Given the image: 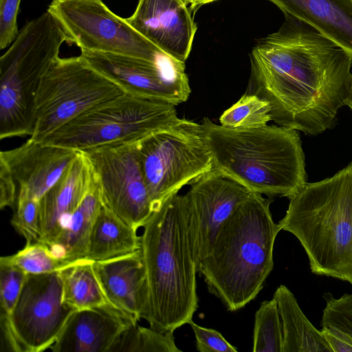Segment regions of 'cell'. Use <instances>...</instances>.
Returning <instances> with one entry per match:
<instances>
[{
  "mask_svg": "<svg viewBox=\"0 0 352 352\" xmlns=\"http://www.w3.org/2000/svg\"><path fill=\"white\" fill-rule=\"evenodd\" d=\"M201 125L212 170L250 192L289 199L307 183L305 154L297 130L267 124L229 128L208 118Z\"/></svg>",
  "mask_w": 352,
  "mask_h": 352,
  "instance_id": "277c9868",
  "label": "cell"
},
{
  "mask_svg": "<svg viewBox=\"0 0 352 352\" xmlns=\"http://www.w3.org/2000/svg\"><path fill=\"white\" fill-rule=\"evenodd\" d=\"M84 153L98 179L102 204L137 230L143 227L154 211L135 143L104 146Z\"/></svg>",
  "mask_w": 352,
  "mask_h": 352,
  "instance_id": "7c38bea8",
  "label": "cell"
},
{
  "mask_svg": "<svg viewBox=\"0 0 352 352\" xmlns=\"http://www.w3.org/2000/svg\"><path fill=\"white\" fill-rule=\"evenodd\" d=\"M16 210L11 224L23 236L26 244L39 241L38 200L25 195H18Z\"/></svg>",
  "mask_w": 352,
  "mask_h": 352,
  "instance_id": "f546056e",
  "label": "cell"
},
{
  "mask_svg": "<svg viewBox=\"0 0 352 352\" xmlns=\"http://www.w3.org/2000/svg\"><path fill=\"white\" fill-rule=\"evenodd\" d=\"M18 196V186L6 165L0 162V208H13Z\"/></svg>",
  "mask_w": 352,
  "mask_h": 352,
  "instance_id": "836d02e7",
  "label": "cell"
},
{
  "mask_svg": "<svg viewBox=\"0 0 352 352\" xmlns=\"http://www.w3.org/2000/svg\"><path fill=\"white\" fill-rule=\"evenodd\" d=\"M180 120L175 105L126 92L76 116L41 142L84 153L136 143Z\"/></svg>",
  "mask_w": 352,
  "mask_h": 352,
  "instance_id": "52a82bcc",
  "label": "cell"
},
{
  "mask_svg": "<svg viewBox=\"0 0 352 352\" xmlns=\"http://www.w3.org/2000/svg\"><path fill=\"white\" fill-rule=\"evenodd\" d=\"M133 325L110 305L76 310L48 351L111 352L120 336Z\"/></svg>",
  "mask_w": 352,
  "mask_h": 352,
  "instance_id": "ac0fdd59",
  "label": "cell"
},
{
  "mask_svg": "<svg viewBox=\"0 0 352 352\" xmlns=\"http://www.w3.org/2000/svg\"><path fill=\"white\" fill-rule=\"evenodd\" d=\"M269 102L254 94H243L219 118L222 126L229 128H256L272 120Z\"/></svg>",
  "mask_w": 352,
  "mask_h": 352,
  "instance_id": "83f0119b",
  "label": "cell"
},
{
  "mask_svg": "<svg viewBox=\"0 0 352 352\" xmlns=\"http://www.w3.org/2000/svg\"><path fill=\"white\" fill-rule=\"evenodd\" d=\"M184 1L186 3V4H188V3H190L192 0H184Z\"/></svg>",
  "mask_w": 352,
  "mask_h": 352,
  "instance_id": "74e56055",
  "label": "cell"
},
{
  "mask_svg": "<svg viewBox=\"0 0 352 352\" xmlns=\"http://www.w3.org/2000/svg\"><path fill=\"white\" fill-rule=\"evenodd\" d=\"M190 185L184 198L188 230L197 270L223 224L252 192L213 170Z\"/></svg>",
  "mask_w": 352,
  "mask_h": 352,
  "instance_id": "5bb4252c",
  "label": "cell"
},
{
  "mask_svg": "<svg viewBox=\"0 0 352 352\" xmlns=\"http://www.w3.org/2000/svg\"><path fill=\"white\" fill-rule=\"evenodd\" d=\"M326 306L321 320L322 327L336 330L352 340V294L335 298L329 292L323 295Z\"/></svg>",
  "mask_w": 352,
  "mask_h": 352,
  "instance_id": "f1b7e54d",
  "label": "cell"
},
{
  "mask_svg": "<svg viewBox=\"0 0 352 352\" xmlns=\"http://www.w3.org/2000/svg\"><path fill=\"white\" fill-rule=\"evenodd\" d=\"M179 352L173 332H163L138 324L127 329L111 352Z\"/></svg>",
  "mask_w": 352,
  "mask_h": 352,
  "instance_id": "d4e9b609",
  "label": "cell"
},
{
  "mask_svg": "<svg viewBox=\"0 0 352 352\" xmlns=\"http://www.w3.org/2000/svg\"><path fill=\"white\" fill-rule=\"evenodd\" d=\"M3 0H0V3Z\"/></svg>",
  "mask_w": 352,
  "mask_h": 352,
  "instance_id": "f35d334b",
  "label": "cell"
},
{
  "mask_svg": "<svg viewBox=\"0 0 352 352\" xmlns=\"http://www.w3.org/2000/svg\"><path fill=\"white\" fill-rule=\"evenodd\" d=\"M153 211L180 189L212 170L201 124L182 119L135 143Z\"/></svg>",
  "mask_w": 352,
  "mask_h": 352,
  "instance_id": "ba28073f",
  "label": "cell"
},
{
  "mask_svg": "<svg viewBox=\"0 0 352 352\" xmlns=\"http://www.w3.org/2000/svg\"><path fill=\"white\" fill-rule=\"evenodd\" d=\"M143 228L140 248L148 289L144 319L156 330L174 332L188 324L198 308L184 195L172 196Z\"/></svg>",
  "mask_w": 352,
  "mask_h": 352,
  "instance_id": "3957f363",
  "label": "cell"
},
{
  "mask_svg": "<svg viewBox=\"0 0 352 352\" xmlns=\"http://www.w3.org/2000/svg\"><path fill=\"white\" fill-rule=\"evenodd\" d=\"M94 271L110 305L133 324L144 318L148 289L141 248L124 256L93 263Z\"/></svg>",
  "mask_w": 352,
  "mask_h": 352,
  "instance_id": "e0dca14e",
  "label": "cell"
},
{
  "mask_svg": "<svg viewBox=\"0 0 352 352\" xmlns=\"http://www.w3.org/2000/svg\"><path fill=\"white\" fill-rule=\"evenodd\" d=\"M137 232L102 204L90 233L85 259L106 261L138 250L141 243Z\"/></svg>",
  "mask_w": 352,
  "mask_h": 352,
  "instance_id": "603a6c76",
  "label": "cell"
},
{
  "mask_svg": "<svg viewBox=\"0 0 352 352\" xmlns=\"http://www.w3.org/2000/svg\"><path fill=\"white\" fill-rule=\"evenodd\" d=\"M283 336L276 300H264L255 313L253 352H283Z\"/></svg>",
  "mask_w": 352,
  "mask_h": 352,
  "instance_id": "484cf974",
  "label": "cell"
},
{
  "mask_svg": "<svg viewBox=\"0 0 352 352\" xmlns=\"http://www.w3.org/2000/svg\"><path fill=\"white\" fill-rule=\"evenodd\" d=\"M21 0H3L0 3V48L8 47L18 35L17 16Z\"/></svg>",
  "mask_w": 352,
  "mask_h": 352,
  "instance_id": "d6a6232c",
  "label": "cell"
},
{
  "mask_svg": "<svg viewBox=\"0 0 352 352\" xmlns=\"http://www.w3.org/2000/svg\"><path fill=\"white\" fill-rule=\"evenodd\" d=\"M80 152L29 138L21 146L1 151L0 162L8 167L18 186V195L39 201Z\"/></svg>",
  "mask_w": 352,
  "mask_h": 352,
  "instance_id": "2e32d148",
  "label": "cell"
},
{
  "mask_svg": "<svg viewBox=\"0 0 352 352\" xmlns=\"http://www.w3.org/2000/svg\"><path fill=\"white\" fill-rule=\"evenodd\" d=\"M272 198L251 192L223 224L197 272L210 293L235 311L253 300L274 268L281 230L270 209Z\"/></svg>",
  "mask_w": 352,
  "mask_h": 352,
  "instance_id": "7a4b0ae2",
  "label": "cell"
},
{
  "mask_svg": "<svg viewBox=\"0 0 352 352\" xmlns=\"http://www.w3.org/2000/svg\"><path fill=\"white\" fill-rule=\"evenodd\" d=\"M0 262L14 266L26 274L52 272L70 264L58 256L49 245L41 241L25 244L16 253L1 256Z\"/></svg>",
  "mask_w": 352,
  "mask_h": 352,
  "instance_id": "4316f807",
  "label": "cell"
},
{
  "mask_svg": "<svg viewBox=\"0 0 352 352\" xmlns=\"http://www.w3.org/2000/svg\"><path fill=\"white\" fill-rule=\"evenodd\" d=\"M80 55L97 71L127 93L173 104L186 102L191 89L185 63L164 53L155 60L81 50Z\"/></svg>",
  "mask_w": 352,
  "mask_h": 352,
  "instance_id": "4fadbf2b",
  "label": "cell"
},
{
  "mask_svg": "<svg viewBox=\"0 0 352 352\" xmlns=\"http://www.w3.org/2000/svg\"><path fill=\"white\" fill-rule=\"evenodd\" d=\"M289 199L278 223L298 239L312 273L352 285V162L329 178L306 183Z\"/></svg>",
  "mask_w": 352,
  "mask_h": 352,
  "instance_id": "5b68a950",
  "label": "cell"
},
{
  "mask_svg": "<svg viewBox=\"0 0 352 352\" xmlns=\"http://www.w3.org/2000/svg\"><path fill=\"white\" fill-rule=\"evenodd\" d=\"M215 1L217 0H192L189 9L191 12L195 13L201 6Z\"/></svg>",
  "mask_w": 352,
  "mask_h": 352,
  "instance_id": "d590c367",
  "label": "cell"
},
{
  "mask_svg": "<svg viewBox=\"0 0 352 352\" xmlns=\"http://www.w3.org/2000/svg\"><path fill=\"white\" fill-rule=\"evenodd\" d=\"M345 105L349 107V108L352 110V76L351 78L348 96L345 101Z\"/></svg>",
  "mask_w": 352,
  "mask_h": 352,
  "instance_id": "8d00e7d4",
  "label": "cell"
},
{
  "mask_svg": "<svg viewBox=\"0 0 352 352\" xmlns=\"http://www.w3.org/2000/svg\"><path fill=\"white\" fill-rule=\"evenodd\" d=\"M27 274L0 262V318L9 316L18 300Z\"/></svg>",
  "mask_w": 352,
  "mask_h": 352,
  "instance_id": "4dcf8cb0",
  "label": "cell"
},
{
  "mask_svg": "<svg viewBox=\"0 0 352 352\" xmlns=\"http://www.w3.org/2000/svg\"><path fill=\"white\" fill-rule=\"evenodd\" d=\"M316 28L352 56V0H269Z\"/></svg>",
  "mask_w": 352,
  "mask_h": 352,
  "instance_id": "ffe728a7",
  "label": "cell"
},
{
  "mask_svg": "<svg viewBox=\"0 0 352 352\" xmlns=\"http://www.w3.org/2000/svg\"><path fill=\"white\" fill-rule=\"evenodd\" d=\"M190 325L196 340V349L199 352H236L237 349L223 336L213 329L201 327L191 320Z\"/></svg>",
  "mask_w": 352,
  "mask_h": 352,
  "instance_id": "1f68e13d",
  "label": "cell"
},
{
  "mask_svg": "<svg viewBox=\"0 0 352 352\" xmlns=\"http://www.w3.org/2000/svg\"><path fill=\"white\" fill-rule=\"evenodd\" d=\"M93 176L88 157L80 152L38 201L39 241L51 248L87 192Z\"/></svg>",
  "mask_w": 352,
  "mask_h": 352,
  "instance_id": "d6986e66",
  "label": "cell"
},
{
  "mask_svg": "<svg viewBox=\"0 0 352 352\" xmlns=\"http://www.w3.org/2000/svg\"><path fill=\"white\" fill-rule=\"evenodd\" d=\"M82 259L59 270L63 302L76 310L109 305L93 266Z\"/></svg>",
  "mask_w": 352,
  "mask_h": 352,
  "instance_id": "cb8c5ba5",
  "label": "cell"
},
{
  "mask_svg": "<svg viewBox=\"0 0 352 352\" xmlns=\"http://www.w3.org/2000/svg\"><path fill=\"white\" fill-rule=\"evenodd\" d=\"M47 10L80 50L155 60L164 52L101 0H53Z\"/></svg>",
  "mask_w": 352,
  "mask_h": 352,
  "instance_id": "8fae6325",
  "label": "cell"
},
{
  "mask_svg": "<svg viewBox=\"0 0 352 352\" xmlns=\"http://www.w3.org/2000/svg\"><path fill=\"white\" fill-rule=\"evenodd\" d=\"M184 0H139L126 21L166 54L185 63L197 25Z\"/></svg>",
  "mask_w": 352,
  "mask_h": 352,
  "instance_id": "9a60e30c",
  "label": "cell"
},
{
  "mask_svg": "<svg viewBox=\"0 0 352 352\" xmlns=\"http://www.w3.org/2000/svg\"><path fill=\"white\" fill-rule=\"evenodd\" d=\"M284 14L278 30L252 51L245 93L267 101L278 126L316 135L345 105L352 56L310 24Z\"/></svg>",
  "mask_w": 352,
  "mask_h": 352,
  "instance_id": "6da1fadb",
  "label": "cell"
},
{
  "mask_svg": "<svg viewBox=\"0 0 352 352\" xmlns=\"http://www.w3.org/2000/svg\"><path fill=\"white\" fill-rule=\"evenodd\" d=\"M124 89L81 55L58 58L43 77L35 96V125L30 138L41 142L89 109L120 96Z\"/></svg>",
  "mask_w": 352,
  "mask_h": 352,
  "instance_id": "9c48e42d",
  "label": "cell"
},
{
  "mask_svg": "<svg viewBox=\"0 0 352 352\" xmlns=\"http://www.w3.org/2000/svg\"><path fill=\"white\" fill-rule=\"evenodd\" d=\"M69 38L46 10L27 22L0 58V139L31 136L41 80Z\"/></svg>",
  "mask_w": 352,
  "mask_h": 352,
  "instance_id": "8992f818",
  "label": "cell"
},
{
  "mask_svg": "<svg viewBox=\"0 0 352 352\" xmlns=\"http://www.w3.org/2000/svg\"><path fill=\"white\" fill-rule=\"evenodd\" d=\"M76 311L63 302L59 270L27 274L11 314L0 318L6 346L14 352L48 351Z\"/></svg>",
  "mask_w": 352,
  "mask_h": 352,
  "instance_id": "30bf717a",
  "label": "cell"
},
{
  "mask_svg": "<svg viewBox=\"0 0 352 352\" xmlns=\"http://www.w3.org/2000/svg\"><path fill=\"white\" fill-rule=\"evenodd\" d=\"M283 329V352H332L322 331L307 318L292 292L284 285L274 293Z\"/></svg>",
  "mask_w": 352,
  "mask_h": 352,
  "instance_id": "7402d4cb",
  "label": "cell"
},
{
  "mask_svg": "<svg viewBox=\"0 0 352 352\" xmlns=\"http://www.w3.org/2000/svg\"><path fill=\"white\" fill-rule=\"evenodd\" d=\"M101 206L100 187L94 173L87 192L51 247L58 256L69 263L85 259L90 233Z\"/></svg>",
  "mask_w": 352,
  "mask_h": 352,
  "instance_id": "44dd1931",
  "label": "cell"
},
{
  "mask_svg": "<svg viewBox=\"0 0 352 352\" xmlns=\"http://www.w3.org/2000/svg\"><path fill=\"white\" fill-rule=\"evenodd\" d=\"M321 331L332 352H352V340L343 333L329 327H322Z\"/></svg>",
  "mask_w": 352,
  "mask_h": 352,
  "instance_id": "e575fe53",
  "label": "cell"
}]
</instances>
